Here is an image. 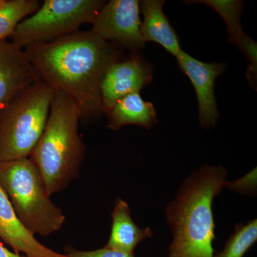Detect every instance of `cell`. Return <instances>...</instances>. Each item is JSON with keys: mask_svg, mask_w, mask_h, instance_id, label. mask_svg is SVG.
Wrapping results in <instances>:
<instances>
[{"mask_svg": "<svg viewBox=\"0 0 257 257\" xmlns=\"http://www.w3.org/2000/svg\"><path fill=\"white\" fill-rule=\"evenodd\" d=\"M106 116L108 128L112 130H118L128 125L150 128L157 123L153 104L144 101L140 93H133L120 99Z\"/></svg>", "mask_w": 257, "mask_h": 257, "instance_id": "14", "label": "cell"}, {"mask_svg": "<svg viewBox=\"0 0 257 257\" xmlns=\"http://www.w3.org/2000/svg\"><path fill=\"white\" fill-rule=\"evenodd\" d=\"M176 58L179 68L189 77L195 89L201 125L204 128L214 127L219 119L214 84L218 76L224 73L226 64L201 62L183 50Z\"/></svg>", "mask_w": 257, "mask_h": 257, "instance_id": "9", "label": "cell"}, {"mask_svg": "<svg viewBox=\"0 0 257 257\" xmlns=\"http://www.w3.org/2000/svg\"><path fill=\"white\" fill-rule=\"evenodd\" d=\"M111 216L112 224L107 247L134 253L139 243L153 236L151 228L141 229L134 222L130 206L122 199H116Z\"/></svg>", "mask_w": 257, "mask_h": 257, "instance_id": "13", "label": "cell"}, {"mask_svg": "<svg viewBox=\"0 0 257 257\" xmlns=\"http://www.w3.org/2000/svg\"><path fill=\"white\" fill-rule=\"evenodd\" d=\"M0 239L15 253L25 257H67L55 252L39 242L34 235L25 229L17 218L11 204L0 187Z\"/></svg>", "mask_w": 257, "mask_h": 257, "instance_id": "11", "label": "cell"}, {"mask_svg": "<svg viewBox=\"0 0 257 257\" xmlns=\"http://www.w3.org/2000/svg\"><path fill=\"white\" fill-rule=\"evenodd\" d=\"M152 74L151 64L139 54L111 64L101 83L103 113L109 114L115 103L121 98L140 93L151 82Z\"/></svg>", "mask_w": 257, "mask_h": 257, "instance_id": "8", "label": "cell"}, {"mask_svg": "<svg viewBox=\"0 0 257 257\" xmlns=\"http://www.w3.org/2000/svg\"><path fill=\"white\" fill-rule=\"evenodd\" d=\"M65 251L67 257H135L134 253L124 252L106 246L94 251H79L68 246Z\"/></svg>", "mask_w": 257, "mask_h": 257, "instance_id": "20", "label": "cell"}, {"mask_svg": "<svg viewBox=\"0 0 257 257\" xmlns=\"http://www.w3.org/2000/svg\"><path fill=\"white\" fill-rule=\"evenodd\" d=\"M80 119L73 100L55 90L46 126L30 156L50 195L67 188L80 173L86 151L78 133Z\"/></svg>", "mask_w": 257, "mask_h": 257, "instance_id": "3", "label": "cell"}, {"mask_svg": "<svg viewBox=\"0 0 257 257\" xmlns=\"http://www.w3.org/2000/svg\"><path fill=\"white\" fill-rule=\"evenodd\" d=\"M24 51L40 80L73 100L81 119L103 113L101 83L111 64L122 59L121 49L92 30H79Z\"/></svg>", "mask_w": 257, "mask_h": 257, "instance_id": "1", "label": "cell"}, {"mask_svg": "<svg viewBox=\"0 0 257 257\" xmlns=\"http://www.w3.org/2000/svg\"><path fill=\"white\" fill-rule=\"evenodd\" d=\"M0 257H25L22 256L20 253H15V251H10L5 248L3 243L0 241Z\"/></svg>", "mask_w": 257, "mask_h": 257, "instance_id": "21", "label": "cell"}, {"mask_svg": "<svg viewBox=\"0 0 257 257\" xmlns=\"http://www.w3.org/2000/svg\"><path fill=\"white\" fill-rule=\"evenodd\" d=\"M237 46L248 58L249 64L247 69V78L250 84L256 89L257 73V44L245 34Z\"/></svg>", "mask_w": 257, "mask_h": 257, "instance_id": "18", "label": "cell"}, {"mask_svg": "<svg viewBox=\"0 0 257 257\" xmlns=\"http://www.w3.org/2000/svg\"><path fill=\"white\" fill-rule=\"evenodd\" d=\"M54 94L40 81L0 111V162L30 156L46 126Z\"/></svg>", "mask_w": 257, "mask_h": 257, "instance_id": "5", "label": "cell"}, {"mask_svg": "<svg viewBox=\"0 0 257 257\" xmlns=\"http://www.w3.org/2000/svg\"><path fill=\"white\" fill-rule=\"evenodd\" d=\"M0 187L30 234L47 236L62 229L65 216L51 200L41 173L30 157L0 162Z\"/></svg>", "mask_w": 257, "mask_h": 257, "instance_id": "4", "label": "cell"}, {"mask_svg": "<svg viewBox=\"0 0 257 257\" xmlns=\"http://www.w3.org/2000/svg\"><path fill=\"white\" fill-rule=\"evenodd\" d=\"M92 25L93 32L120 49L136 52L145 47L138 0L108 2L99 10Z\"/></svg>", "mask_w": 257, "mask_h": 257, "instance_id": "7", "label": "cell"}, {"mask_svg": "<svg viewBox=\"0 0 257 257\" xmlns=\"http://www.w3.org/2000/svg\"><path fill=\"white\" fill-rule=\"evenodd\" d=\"M40 81L24 49L12 42H0V111Z\"/></svg>", "mask_w": 257, "mask_h": 257, "instance_id": "10", "label": "cell"}, {"mask_svg": "<svg viewBox=\"0 0 257 257\" xmlns=\"http://www.w3.org/2000/svg\"><path fill=\"white\" fill-rule=\"evenodd\" d=\"M186 3H203L211 7L224 19L227 26L228 41L238 45L241 39L244 36L241 25V15L242 12L243 2L239 0H201L189 1Z\"/></svg>", "mask_w": 257, "mask_h": 257, "instance_id": "16", "label": "cell"}, {"mask_svg": "<svg viewBox=\"0 0 257 257\" xmlns=\"http://www.w3.org/2000/svg\"><path fill=\"white\" fill-rule=\"evenodd\" d=\"M165 3L162 0L140 2L143 16L140 27L142 36L144 42H156L176 57L182 49L175 30L164 13Z\"/></svg>", "mask_w": 257, "mask_h": 257, "instance_id": "12", "label": "cell"}, {"mask_svg": "<svg viewBox=\"0 0 257 257\" xmlns=\"http://www.w3.org/2000/svg\"><path fill=\"white\" fill-rule=\"evenodd\" d=\"M227 181L221 166L203 165L183 181L165 209L172 231L167 257H214L212 204Z\"/></svg>", "mask_w": 257, "mask_h": 257, "instance_id": "2", "label": "cell"}, {"mask_svg": "<svg viewBox=\"0 0 257 257\" xmlns=\"http://www.w3.org/2000/svg\"><path fill=\"white\" fill-rule=\"evenodd\" d=\"M257 241V221L236 224L223 251L214 257H243Z\"/></svg>", "mask_w": 257, "mask_h": 257, "instance_id": "17", "label": "cell"}, {"mask_svg": "<svg viewBox=\"0 0 257 257\" xmlns=\"http://www.w3.org/2000/svg\"><path fill=\"white\" fill-rule=\"evenodd\" d=\"M102 0H45L34 14L21 22L10 36L21 48L47 43L79 31L82 25L92 24Z\"/></svg>", "mask_w": 257, "mask_h": 257, "instance_id": "6", "label": "cell"}, {"mask_svg": "<svg viewBox=\"0 0 257 257\" xmlns=\"http://www.w3.org/2000/svg\"><path fill=\"white\" fill-rule=\"evenodd\" d=\"M256 169L234 181H226L224 187L243 195H253L256 190Z\"/></svg>", "mask_w": 257, "mask_h": 257, "instance_id": "19", "label": "cell"}, {"mask_svg": "<svg viewBox=\"0 0 257 257\" xmlns=\"http://www.w3.org/2000/svg\"><path fill=\"white\" fill-rule=\"evenodd\" d=\"M41 4L38 0H0V42L10 37L19 24Z\"/></svg>", "mask_w": 257, "mask_h": 257, "instance_id": "15", "label": "cell"}]
</instances>
